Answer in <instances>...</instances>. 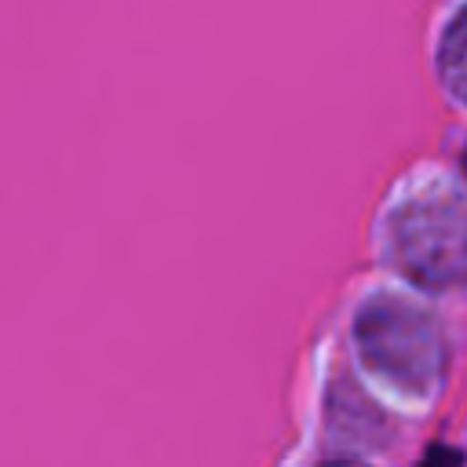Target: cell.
Returning <instances> with one entry per match:
<instances>
[{"mask_svg":"<svg viewBox=\"0 0 467 467\" xmlns=\"http://www.w3.org/2000/svg\"><path fill=\"white\" fill-rule=\"evenodd\" d=\"M358 347L376 372L409 390H431L445 372L441 328L398 299H379L361 314Z\"/></svg>","mask_w":467,"mask_h":467,"instance_id":"cell-1","label":"cell"},{"mask_svg":"<svg viewBox=\"0 0 467 467\" xmlns=\"http://www.w3.org/2000/svg\"><path fill=\"white\" fill-rule=\"evenodd\" d=\"M398 259L405 274L427 288L463 277V212L460 201H420L398 219Z\"/></svg>","mask_w":467,"mask_h":467,"instance_id":"cell-2","label":"cell"},{"mask_svg":"<svg viewBox=\"0 0 467 467\" xmlns=\"http://www.w3.org/2000/svg\"><path fill=\"white\" fill-rule=\"evenodd\" d=\"M325 467H365V463H354V460H332V463H325Z\"/></svg>","mask_w":467,"mask_h":467,"instance_id":"cell-3","label":"cell"},{"mask_svg":"<svg viewBox=\"0 0 467 467\" xmlns=\"http://www.w3.org/2000/svg\"><path fill=\"white\" fill-rule=\"evenodd\" d=\"M445 456H449V449H438V452L431 456V460H434V467H441V460H445Z\"/></svg>","mask_w":467,"mask_h":467,"instance_id":"cell-4","label":"cell"}]
</instances>
